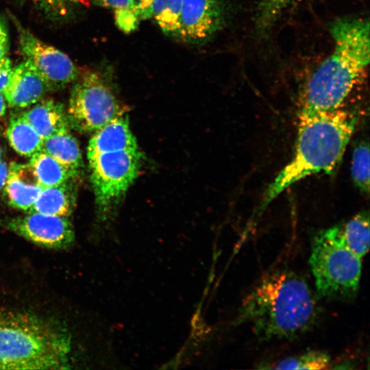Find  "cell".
<instances>
[{
  "label": "cell",
  "instance_id": "obj_1",
  "mask_svg": "<svg viewBox=\"0 0 370 370\" xmlns=\"http://www.w3.org/2000/svg\"><path fill=\"white\" fill-rule=\"evenodd\" d=\"M32 282L0 278V369H72L78 345L69 312Z\"/></svg>",
  "mask_w": 370,
  "mask_h": 370
},
{
  "label": "cell",
  "instance_id": "obj_32",
  "mask_svg": "<svg viewBox=\"0 0 370 370\" xmlns=\"http://www.w3.org/2000/svg\"><path fill=\"white\" fill-rule=\"evenodd\" d=\"M20 1H32L34 2L36 0H20Z\"/></svg>",
  "mask_w": 370,
  "mask_h": 370
},
{
  "label": "cell",
  "instance_id": "obj_24",
  "mask_svg": "<svg viewBox=\"0 0 370 370\" xmlns=\"http://www.w3.org/2000/svg\"><path fill=\"white\" fill-rule=\"evenodd\" d=\"M79 2V0H36L34 3L47 19L59 22L68 19Z\"/></svg>",
  "mask_w": 370,
  "mask_h": 370
},
{
  "label": "cell",
  "instance_id": "obj_18",
  "mask_svg": "<svg viewBox=\"0 0 370 370\" xmlns=\"http://www.w3.org/2000/svg\"><path fill=\"white\" fill-rule=\"evenodd\" d=\"M6 136L11 147L21 156L30 158L41 150L43 138L22 114L11 118Z\"/></svg>",
  "mask_w": 370,
  "mask_h": 370
},
{
  "label": "cell",
  "instance_id": "obj_11",
  "mask_svg": "<svg viewBox=\"0 0 370 370\" xmlns=\"http://www.w3.org/2000/svg\"><path fill=\"white\" fill-rule=\"evenodd\" d=\"M51 90L35 66L25 60L13 69L10 80L2 94L9 106L24 108L42 99Z\"/></svg>",
  "mask_w": 370,
  "mask_h": 370
},
{
  "label": "cell",
  "instance_id": "obj_21",
  "mask_svg": "<svg viewBox=\"0 0 370 370\" xmlns=\"http://www.w3.org/2000/svg\"><path fill=\"white\" fill-rule=\"evenodd\" d=\"M330 356L324 352L312 350L267 364L262 369H328L331 368Z\"/></svg>",
  "mask_w": 370,
  "mask_h": 370
},
{
  "label": "cell",
  "instance_id": "obj_20",
  "mask_svg": "<svg viewBox=\"0 0 370 370\" xmlns=\"http://www.w3.org/2000/svg\"><path fill=\"white\" fill-rule=\"evenodd\" d=\"M341 225L347 245L356 255L362 259L369 249V212L367 211L358 212Z\"/></svg>",
  "mask_w": 370,
  "mask_h": 370
},
{
  "label": "cell",
  "instance_id": "obj_25",
  "mask_svg": "<svg viewBox=\"0 0 370 370\" xmlns=\"http://www.w3.org/2000/svg\"><path fill=\"white\" fill-rule=\"evenodd\" d=\"M115 22L118 27L125 33L136 30L140 23V19L134 8H121L114 10Z\"/></svg>",
  "mask_w": 370,
  "mask_h": 370
},
{
  "label": "cell",
  "instance_id": "obj_5",
  "mask_svg": "<svg viewBox=\"0 0 370 370\" xmlns=\"http://www.w3.org/2000/svg\"><path fill=\"white\" fill-rule=\"evenodd\" d=\"M310 248L309 264L317 292L330 299L354 298L360 286L362 259L347 245L341 225L317 232Z\"/></svg>",
  "mask_w": 370,
  "mask_h": 370
},
{
  "label": "cell",
  "instance_id": "obj_12",
  "mask_svg": "<svg viewBox=\"0 0 370 370\" xmlns=\"http://www.w3.org/2000/svg\"><path fill=\"white\" fill-rule=\"evenodd\" d=\"M42 188L29 164L12 162L9 165L3 190L11 207L28 212Z\"/></svg>",
  "mask_w": 370,
  "mask_h": 370
},
{
  "label": "cell",
  "instance_id": "obj_9",
  "mask_svg": "<svg viewBox=\"0 0 370 370\" xmlns=\"http://www.w3.org/2000/svg\"><path fill=\"white\" fill-rule=\"evenodd\" d=\"M4 222L10 232L47 249H66L75 241L74 227L68 217L32 212Z\"/></svg>",
  "mask_w": 370,
  "mask_h": 370
},
{
  "label": "cell",
  "instance_id": "obj_8",
  "mask_svg": "<svg viewBox=\"0 0 370 370\" xmlns=\"http://www.w3.org/2000/svg\"><path fill=\"white\" fill-rule=\"evenodd\" d=\"M11 18L25 60L35 66L51 90L63 88L76 80L79 70L66 53L36 37L13 15Z\"/></svg>",
  "mask_w": 370,
  "mask_h": 370
},
{
  "label": "cell",
  "instance_id": "obj_31",
  "mask_svg": "<svg viewBox=\"0 0 370 370\" xmlns=\"http://www.w3.org/2000/svg\"><path fill=\"white\" fill-rule=\"evenodd\" d=\"M3 154V151L1 146L0 145V160H2Z\"/></svg>",
  "mask_w": 370,
  "mask_h": 370
},
{
  "label": "cell",
  "instance_id": "obj_14",
  "mask_svg": "<svg viewBox=\"0 0 370 370\" xmlns=\"http://www.w3.org/2000/svg\"><path fill=\"white\" fill-rule=\"evenodd\" d=\"M21 114L43 139L69 130L64 106L52 99H40Z\"/></svg>",
  "mask_w": 370,
  "mask_h": 370
},
{
  "label": "cell",
  "instance_id": "obj_26",
  "mask_svg": "<svg viewBox=\"0 0 370 370\" xmlns=\"http://www.w3.org/2000/svg\"><path fill=\"white\" fill-rule=\"evenodd\" d=\"M13 69L11 60L7 55L0 57V93L1 94L10 80Z\"/></svg>",
  "mask_w": 370,
  "mask_h": 370
},
{
  "label": "cell",
  "instance_id": "obj_6",
  "mask_svg": "<svg viewBox=\"0 0 370 370\" xmlns=\"http://www.w3.org/2000/svg\"><path fill=\"white\" fill-rule=\"evenodd\" d=\"M124 112L112 88L101 74L90 71L79 75L66 111L69 126L82 133H93Z\"/></svg>",
  "mask_w": 370,
  "mask_h": 370
},
{
  "label": "cell",
  "instance_id": "obj_3",
  "mask_svg": "<svg viewBox=\"0 0 370 370\" xmlns=\"http://www.w3.org/2000/svg\"><path fill=\"white\" fill-rule=\"evenodd\" d=\"M356 125L355 114L342 108L328 112H299L293 155L267 188L257 214L301 180L332 173L343 159Z\"/></svg>",
  "mask_w": 370,
  "mask_h": 370
},
{
  "label": "cell",
  "instance_id": "obj_17",
  "mask_svg": "<svg viewBox=\"0 0 370 370\" xmlns=\"http://www.w3.org/2000/svg\"><path fill=\"white\" fill-rule=\"evenodd\" d=\"M41 150L79 174L83 167L82 156L79 144L69 130L59 132L43 139Z\"/></svg>",
  "mask_w": 370,
  "mask_h": 370
},
{
  "label": "cell",
  "instance_id": "obj_27",
  "mask_svg": "<svg viewBox=\"0 0 370 370\" xmlns=\"http://www.w3.org/2000/svg\"><path fill=\"white\" fill-rule=\"evenodd\" d=\"M93 4L114 10L121 8H134L135 0H90Z\"/></svg>",
  "mask_w": 370,
  "mask_h": 370
},
{
  "label": "cell",
  "instance_id": "obj_13",
  "mask_svg": "<svg viewBox=\"0 0 370 370\" xmlns=\"http://www.w3.org/2000/svg\"><path fill=\"white\" fill-rule=\"evenodd\" d=\"M138 148L130 127L127 116H118L93 132L87 156L108 151Z\"/></svg>",
  "mask_w": 370,
  "mask_h": 370
},
{
  "label": "cell",
  "instance_id": "obj_7",
  "mask_svg": "<svg viewBox=\"0 0 370 370\" xmlns=\"http://www.w3.org/2000/svg\"><path fill=\"white\" fill-rule=\"evenodd\" d=\"M90 181L98 208L106 212L125 194L142 164L139 148L88 156Z\"/></svg>",
  "mask_w": 370,
  "mask_h": 370
},
{
  "label": "cell",
  "instance_id": "obj_30",
  "mask_svg": "<svg viewBox=\"0 0 370 370\" xmlns=\"http://www.w3.org/2000/svg\"><path fill=\"white\" fill-rule=\"evenodd\" d=\"M6 101L3 95L0 93V121L5 116L6 112Z\"/></svg>",
  "mask_w": 370,
  "mask_h": 370
},
{
  "label": "cell",
  "instance_id": "obj_28",
  "mask_svg": "<svg viewBox=\"0 0 370 370\" xmlns=\"http://www.w3.org/2000/svg\"><path fill=\"white\" fill-rule=\"evenodd\" d=\"M8 49V28L5 20L0 16V57L7 55Z\"/></svg>",
  "mask_w": 370,
  "mask_h": 370
},
{
  "label": "cell",
  "instance_id": "obj_19",
  "mask_svg": "<svg viewBox=\"0 0 370 370\" xmlns=\"http://www.w3.org/2000/svg\"><path fill=\"white\" fill-rule=\"evenodd\" d=\"M29 164L42 188L62 184L78 175L42 150L33 154Z\"/></svg>",
  "mask_w": 370,
  "mask_h": 370
},
{
  "label": "cell",
  "instance_id": "obj_23",
  "mask_svg": "<svg viewBox=\"0 0 370 370\" xmlns=\"http://www.w3.org/2000/svg\"><path fill=\"white\" fill-rule=\"evenodd\" d=\"M293 1L260 0L256 19V29L259 34L264 35Z\"/></svg>",
  "mask_w": 370,
  "mask_h": 370
},
{
  "label": "cell",
  "instance_id": "obj_22",
  "mask_svg": "<svg viewBox=\"0 0 370 370\" xmlns=\"http://www.w3.org/2000/svg\"><path fill=\"white\" fill-rule=\"evenodd\" d=\"M352 180L360 192L368 196L369 193V146L365 140L360 141L354 148L351 166Z\"/></svg>",
  "mask_w": 370,
  "mask_h": 370
},
{
  "label": "cell",
  "instance_id": "obj_16",
  "mask_svg": "<svg viewBox=\"0 0 370 370\" xmlns=\"http://www.w3.org/2000/svg\"><path fill=\"white\" fill-rule=\"evenodd\" d=\"M76 196V188L73 180L43 188L27 212L69 217L74 210Z\"/></svg>",
  "mask_w": 370,
  "mask_h": 370
},
{
  "label": "cell",
  "instance_id": "obj_2",
  "mask_svg": "<svg viewBox=\"0 0 370 370\" xmlns=\"http://www.w3.org/2000/svg\"><path fill=\"white\" fill-rule=\"evenodd\" d=\"M318 306L306 280L278 270L264 276L245 297L235 320L249 324L261 341L289 339L309 330Z\"/></svg>",
  "mask_w": 370,
  "mask_h": 370
},
{
  "label": "cell",
  "instance_id": "obj_10",
  "mask_svg": "<svg viewBox=\"0 0 370 370\" xmlns=\"http://www.w3.org/2000/svg\"><path fill=\"white\" fill-rule=\"evenodd\" d=\"M226 18L225 0H181L176 40L203 45L223 27Z\"/></svg>",
  "mask_w": 370,
  "mask_h": 370
},
{
  "label": "cell",
  "instance_id": "obj_29",
  "mask_svg": "<svg viewBox=\"0 0 370 370\" xmlns=\"http://www.w3.org/2000/svg\"><path fill=\"white\" fill-rule=\"evenodd\" d=\"M8 169L9 165L2 160H0V193L3 190L8 173Z\"/></svg>",
  "mask_w": 370,
  "mask_h": 370
},
{
  "label": "cell",
  "instance_id": "obj_15",
  "mask_svg": "<svg viewBox=\"0 0 370 370\" xmlns=\"http://www.w3.org/2000/svg\"><path fill=\"white\" fill-rule=\"evenodd\" d=\"M181 0H135L134 10L140 20L153 19L166 35L177 38Z\"/></svg>",
  "mask_w": 370,
  "mask_h": 370
},
{
  "label": "cell",
  "instance_id": "obj_4",
  "mask_svg": "<svg viewBox=\"0 0 370 370\" xmlns=\"http://www.w3.org/2000/svg\"><path fill=\"white\" fill-rule=\"evenodd\" d=\"M330 30L334 41L333 51L310 78L300 112L341 108L369 63L368 19H338Z\"/></svg>",
  "mask_w": 370,
  "mask_h": 370
}]
</instances>
